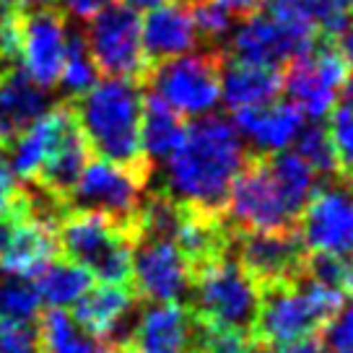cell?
I'll return each instance as SVG.
<instances>
[{
    "instance_id": "cell-24",
    "label": "cell",
    "mask_w": 353,
    "mask_h": 353,
    "mask_svg": "<svg viewBox=\"0 0 353 353\" xmlns=\"http://www.w3.org/2000/svg\"><path fill=\"white\" fill-rule=\"evenodd\" d=\"M50 88L39 86L23 68L11 65L0 78V120L13 132V138L34 120L55 107Z\"/></svg>"
},
{
    "instance_id": "cell-42",
    "label": "cell",
    "mask_w": 353,
    "mask_h": 353,
    "mask_svg": "<svg viewBox=\"0 0 353 353\" xmlns=\"http://www.w3.org/2000/svg\"><path fill=\"white\" fill-rule=\"evenodd\" d=\"M229 6V11L234 16H252V13H260V8H265L268 0H223Z\"/></svg>"
},
{
    "instance_id": "cell-29",
    "label": "cell",
    "mask_w": 353,
    "mask_h": 353,
    "mask_svg": "<svg viewBox=\"0 0 353 353\" xmlns=\"http://www.w3.org/2000/svg\"><path fill=\"white\" fill-rule=\"evenodd\" d=\"M270 169L276 174L278 185L286 195L288 205L294 208L296 216H301L304 205L309 203V198L314 195V172L309 169L296 154H270Z\"/></svg>"
},
{
    "instance_id": "cell-12",
    "label": "cell",
    "mask_w": 353,
    "mask_h": 353,
    "mask_svg": "<svg viewBox=\"0 0 353 353\" xmlns=\"http://www.w3.org/2000/svg\"><path fill=\"white\" fill-rule=\"evenodd\" d=\"M317 39L320 34L309 26L278 21L270 13H252V16H244L242 26H236L223 55L250 65L281 70L291 60L307 55L317 44Z\"/></svg>"
},
{
    "instance_id": "cell-27",
    "label": "cell",
    "mask_w": 353,
    "mask_h": 353,
    "mask_svg": "<svg viewBox=\"0 0 353 353\" xmlns=\"http://www.w3.org/2000/svg\"><path fill=\"white\" fill-rule=\"evenodd\" d=\"M32 281L44 304L57 309L73 307L78 299L94 286V276L83 270L81 265L70 263L63 254H57L47 265H42L32 276Z\"/></svg>"
},
{
    "instance_id": "cell-33",
    "label": "cell",
    "mask_w": 353,
    "mask_h": 353,
    "mask_svg": "<svg viewBox=\"0 0 353 353\" xmlns=\"http://www.w3.org/2000/svg\"><path fill=\"white\" fill-rule=\"evenodd\" d=\"M192 320H195L192 353H254V341L250 332L208 325L198 317H192Z\"/></svg>"
},
{
    "instance_id": "cell-23",
    "label": "cell",
    "mask_w": 353,
    "mask_h": 353,
    "mask_svg": "<svg viewBox=\"0 0 353 353\" xmlns=\"http://www.w3.org/2000/svg\"><path fill=\"white\" fill-rule=\"evenodd\" d=\"M278 94H283L281 70L250 65V63L223 55L221 60V97L229 110L268 104V101H276Z\"/></svg>"
},
{
    "instance_id": "cell-46",
    "label": "cell",
    "mask_w": 353,
    "mask_h": 353,
    "mask_svg": "<svg viewBox=\"0 0 353 353\" xmlns=\"http://www.w3.org/2000/svg\"><path fill=\"white\" fill-rule=\"evenodd\" d=\"M341 104L338 107H343V110H348V112H353V78H348L345 83H343V88H341Z\"/></svg>"
},
{
    "instance_id": "cell-50",
    "label": "cell",
    "mask_w": 353,
    "mask_h": 353,
    "mask_svg": "<svg viewBox=\"0 0 353 353\" xmlns=\"http://www.w3.org/2000/svg\"><path fill=\"white\" fill-rule=\"evenodd\" d=\"M174 3H179V6H192V3H198V0H174Z\"/></svg>"
},
{
    "instance_id": "cell-28",
    "label": "cell",
    "mask_w": 353,
    "mask_h": 353,
    "mask_svg": "<svg viewBox=\"0 0 353 353\" xmlns=\"http://www.w3.org/2000/svg\"><path fill=\"white\" fill-rule=\"evenodd\" d=\"M97 65L91 60V52L86 47L83 32L81 29H68V47H65V63L60 70V81L65 99H78L83 97L88 88L97 83Z\"/></svg>"
},
{
    "instance_id": "cell-43",
    "label": "cell",
    "mask_w": 353,
    "mask_h": 353,
    "mask_svg": "<svg viewBox=\"0 0 353 353\" xmlns=\"http://www.w3.org/2000/svg\"><path fill=\"white\" fill-rule=\"evenodd\" d=\"M16 11H23V13L60 11V0H16Z\"/></svg>"
},
{
    "instance_id": "cell-16",
    "label": "cell",
    "mask_w": 353,
    "mask_h": 353,
    "mask_svg": "<svg viewBox=\"0 0 353 353\" xmlns=\"http://www.w3.org/2000/svg\"><path fill=\"white\" fill-rule=\"evenodd\" d=\"M192 312L179 301H151L122 335L120 353H192Z\"/></svg>"
},
{
    "instance_id": "cell-34",
    "label": "cell",
    "mask_w": 353,
    "mask_h": 353,
    "mask_svg": "<svg viewBox=\"0 0 353 353\" xmlns=\"http://www.w3.org/2000/svg\"><path fill=\"white\" fill-rule=\"evenodd\" d=\"M190 13H192V21L198 29V39L213 44L232 32L234 19H236L223 0H198V3H192Z\"/></svg>"
},
{
    "instance_id": "cell-5",
    "label": "cell",
    "mask_w": 353,
    "mask_h": 353,
    "mask_svg": "<svg viewBox=\"0 0 353 353\" xmlns=\"http://www.w3.org/2000/svg\"><path fill=\"white\" fill-rule=\"evenodd\" d=\"M188 294L192 317L208 325L252 332L260 309V286L244 273L232 252L192 273Z\"/></svg>"
},
{
    "instance_id": "cell-45",
    "label": "cell",
    "mask_w": 353,
    "mask_h": 353,
    "mask_svg": "<svg viewBox=\"0 0 353 353\" xmlns=\"http://www.w3.org/2000/svg\"><path fill=\"white\" fill-rule=\"evenodd\" d=\"M122 6H128L130 11H154L159 6H164L166 0H120Z\"/></svg>"
},
{
    "instance_id": "cell-49",
    "label": "cell",
    "mask_w": 353,
    "mask_h": 353,
    "mask_svg": "<svg viewBox=\"0 0 353 353\" xmlns=\"http://www.w3.org/2000/svg\"><path fill=\"white\" fill-rule=\"evenodd\" d=\"M322 353H353V348H322Z\"/></svg>"
},
{
    "instance_id": "cell-25",
    "label": "cell",
    "mask_w": 353,
    "mask_h": 353,
    "mask_svg": "<svg viewBox=\"0 0 353 353\" xmlns=\"http://www.w3.org/2000/svg\"><path fill=\"white\" fill-rule=\"evenodd\" d=\"M185 117L176 114L161 97L148 91L143 99V117H141V145H143L145 159L154 161H166L174 154V148L185 138Z\"/></svg>"
},
{
    "instance_id": "cell-52",
    "label": "cell",
    "mask_w": 353,
    "mask_h": 353,
    "mask_svg": "<svg viewBox=\"0 0 353 353\" xmlns=\"http://www.w3.org/2000/svg\"><path fill=\"white\" fill-rule=\"evenodd\" d=\"M117 353H120V351H117Z\"/></svg>"
},
{
    "instance_id": "cell-11",
    "label": "cell",
    "mask_w": 353,
    "mask_h": 353,
    "mask_svg": "<svg viewBox=\"0 0 353 353\" xmlns=\"http://www.w3.org/2000/svg\"><path fill=\"white\" fill-rule=\"evenodd\" d=\"M232 254L260 288L301 278L309 250L296 226L268 232H234Z\"/></svg>"
},
{
    "instance_id": "cell-19",
    "label": "cell",
    "mask_w": 353,
    "mask_h": 353,
    "mask_svg": "<svg viewBox=\"0 0 353 353\" xmlns=\"http://www.w3.org/2000/svg\"><path fill=\"white\" fill-rule=\"evenodd\" d=\"M304 112L291 101H268L257 107L234 110V128L257 148V154L283 151L301 130Z\"/></svg>"
},
{
    "instance_id": "cell-6",
    "label": "cell",
    "mask_w": 353,
    "mask_h": 353,
    "mask_svg": "<svg viewBox=\"0 0 353 353\" xmlns=\"http://www.w3.org/2000/svg\"><path fill=\"white\" fill-rule=\"evenodd\" d=\"M223 219L234 232H268L296 226L299 216L288 205L270 169V154H250L244 169L234 179Z\"/></svg>"
},
{
    "instance_id": "cell-4",
    "label": "cell",
    "mask_w": 353,
    "mask_h": 353,
    "mask_svg": "<svg viewBox=\"0 0 353 353\" xmlns=\"http://www.w3.org/2000/svg\"><path fill=\"white\" fill-rule=\"evenodd\" d=\"M345 299L301 273L291 283L260 288V309L252 327L254 343H286L320 332Z\"/></svg>"
},
{
    "instance_id": "cell-36",
    "label": "cell",
    "mask_w": 353,
    "mask_h": 353,
    "mask_svg": "<svg viewBox=\"0 0 353 353\" xmlns=\"http://www.w3.org/2000/svg\"><path fill=\"white\" fill-rule=\"evenodd\" d=\"M0 353H42L37 322L0 320Z\"/></svg>"
},
{
    "instance_id": "cell-31",
    "label": "cell",
    "mask_w": 353,
    "mask_h": 353,
    "mask_svg": "<svg viewBox=\"0 0 353 353\" xmlns=\"http://www.w3.org/2000/svg\"><path fill=\"white\" fill-rule=\"evenodd\" d=\"M294 154L314 174L338 176V159H335V148L330 141V130L317 120L296 132V151Z\"/></svg>"
},
{
    "instance_id": "cell-8",
    "label": "cell",
    "mask_w": 353,
    "mask_h": 353,
    "mask_svg": "<svg viewBox=\"0 0 353 353\" xmlns=\"http://www.w3.org/2000/svg\"><path fill=\"white\" fill-rule=\"evenodd\" d=\"M221 50L179 55L151 68L143 86L154 91L182 117H200L221 97Z\"/></svg>"
},
{
    "instance_id": "cell-30",
    "label": "cell",
    "mask_w": 353,
    "mask_h": 353,
    "mask_svg": "<svg viewBox=\"0 0 353 353\" xmlns=\"http://www.w3.org/2000/svg\"><path fill=\"white\" fill-rule=\"evenodd\" d=\"M39 309L42 299L32 278L0 270V320L37 322Z\"/></svg>"
},
{
    "instance_id": "cell-35",
    "label": "cell",
    "mask_w": 353,
    "mask_h": 353,
    "mask_svg": "<svg viewBox=\"0 0 353 353\" xmlns=\"http://www.w3.org/2000/svg\"><path fill=\"white\" fill-rule=\"evenodd\" d=\"M330 141L338 159V176H353V112L343 107H332L330 112Z\"/></svg>"
},
{
    "instance_id": "cell-32",
    "label": "cell",
    "mask_w": 353,
    "mask_h": 353,
    "mask_svg": "<svg viewBox=\"0 0 353 353\" xmlns=\"http://www.w3.org/2000/svg\"><path fill=\"white\" fill-rule=\"evenodd\" d=\"M304 276L317 281L320 286L330 288L343 299L353 296V263L345 254L314 252L307 257Z\"/></svg>"
},
{
    "instance_id": "cell-15",
    "label": "cell",
    "mask_w": 353,
    "mask_h": 353,
    "mask_svg": "<svg viewBox=\"0 0 353 353\" xmlns=\"http://www.w3.org/2000/svg\"><path fill=\"white\" fill-rule=\"evenodd\" d=\"M130 286L141 301H182L190 291V268L172 239L141 236L132 247Z\"/></svg>"
},
{
    "instance_id": "cell-41",
    "label": "cell",
    "mask_w": 353,
    "mask_h": 353,
    "mask_svg": "<svg viewBox=\"0 0 353 353\" xmlns=\"http://www.w3.org/2000/svg\"><path fill=\"white\" fill-rule=\"evenodd\" d=\"M19 182H16V174L8 166V159H6V151H0V210L8 208L13 200L19 198Z\"/></svg>"
},
{
    "instance_id": "cell-26",
    "label": "cell",
    "mask_w": 353,
    "mask_h": 353,
    "mask_svg": "<svg viewBox=\"0 0 353 353\" xmlns=\"http://www.w3.org/2000/svg\"><path fill=\"white\" fill-rule=\"evenodd\" d=\"M42 353H117L112 343L86 332L65 309L50 307L37 317Z\"/></svg>"
},
{
    "instance_id": "cell-3",
    "label": "cell",
    "mask_w": 353,
    "mask_h": 353,
    "mask_svg": "<svg viewBox=\"0 0 353 353\" xmlns=\"http://www.w3.org/2000/svg\"><path fill=\"white\" fill-rule=\"evenodd\" d=\"M60 254L81 265L101 283L132 281V247L138 234L97 210L68 208L55 226Z\"/></svg>"
},
{
    "instance_id": "cell-40",
    "label": "cell",
    "mask_w": 353,
    "mask_h": 353,
    "mask_svg": "<svg viewBox=\"0 0 353 353\" xmlns=\"http://www.w3.org/2000/svg\"><path fill=\"white\" fill-rule=\"evenodd\" d=\"M107 6H112V0H60V8H65L68 16L81 23L91 21Z\"/></svg>"
},
{
    "instance_id": "cell-47",
    "label": "cell",
    "mask_w": 353,
    "mask_h": 353,
    "mask_svg": "<svg viewBox=\"0 0 353 353\" xmlns=\"http://www.w3.org/2000/svg\"><path fill=\"white\" fill-rule=\"evenodd\" d=\"M13 141V132L3 125V120H0V151H6L8 148V143Z\"/></svg>"
},
{
    "instance_id": "cell-21",
    "label": "cell",
    "mask_w": 353,
    "mask_h": 353,
    "mask_svg": "<svg viewBox=\"0 0 353 353\" xmlns=\"http://www.w3.org/2000/svg\"><path fill=\"white\" fill-rule=\"evenodd\" d=\"M55 226L57 223H52V221L39 219L29 205L23 219L16 223L8 244L0 252V270L32 278L42 265H47L52 257L60 254Z\"/></svg>"
},
{
    "instance_id": "cell-18",
    "label": "cell",
    "mask_w": 353,
    "mask_h": 353,
    "mask_svg": "<svg viewBox=\"0 0 353 353\" xmlns=\"http://www.w3.org/2000/svg\"><path fill=\"white\" fill-rule=\"evenodd\" d=\"M138 304L141 299L135 294V288L128 283H101V286L88 288L73 304L70 314L94 338H101L117 348L125 322L135 314Z\"/></svg>"
},
{
    "instance_id": "cell-1",
    "label": "cell",
    "mask_w": 353,
    "mask_h": 353,
    "mask_svg": "<svg viewBox=\"0 0 353 353\" xmlns=\"http://www.w3.org/2000/svg\"><path fill=\"white\" fill-rule=\"evenodd\" d=\"M247 148L223 114H200L166 159V195L205 213H223L234 179L247 164Z\"/></svg>"
},
{
    "instance_id": "cell-10",
    "label": "cell",
    "mask_w": 353,
    "mask_h": 353,
    "mask_svg": "<svg viewBox=\"0 0 353 353\" xmlns=\"http://www.w3.org/2000/svg\"><path fill=\"white\" fill-rule=\"evenodd\" d=\"M348 60L332 39H317L307 55L291 60L281 70L283 94L312 120L330 114L343 83L348 81Z\"/></svg>"
},
{
    "instance_id": "cell-14",
    "label": "cell",
    "mask_w": 353,
    "mask_h": 353,
    "mask_svg": "<svg viewBox=\"0 0 353 353\" xmlns=\"http://www.w3.org/2000/svg\"><path fill=\"white\" fill-rule=\"evenodd\" d=\"M299 234L312 252L348 254L353 252V190L341 185L317 188L296 221Z\"/></svg>"
},
{
    "instance_id": "cell-39",
    "label": "cell",
    "mask_w": 353,
    "mask_h": 353,
    "mask_svg": "<svg viewBox=\"0 0 353 353\" xmlns=\"http://www.w3.org/2000/svg\"><path fill=\"white\" fill-rule=\"evenodd\" d=\"M0 55L16 60V8L0 6Z\"/></svg>"
},
{
    "instance_id": "cell-9",
    "label": "cell",
    "mask_w": 353,
    "mask_h": 353,
    "mask_svg": "<svg viewBox=\"0 0 353 353\" xmlns=\"http://www.w3.org/2000/svg\"><path fill=\"white\" fill-rule=\"evenodd\" d=\"M86 47L99 73L110 78H132L145 83L151 63L143 52L141 16L128 6H107L86 26Z\"/></svg>"
},
{
    "instance_id": "cell-17",
    "label": "cell",
    "mask_w": 353,
    "mask_h": 353,
    "mask_svg": "<svg viewBox=\"0 0 353 353\" xmlns=\"http://www.w3.org/2000/svg\"><path fill=\"white\" fill-rule=\"evenodd\" d=\"M73 117H76L73 101L60 99L47 114L34 120L29 128H23L13 138L6 148V159H8V166L16 174V179H23V182L34 179V174L42 169L44 161L55 154L57 143L63 141Z\"/></svg>"
},
{
    "instance_id": "cell-38",
    "label": "cell",
    "mask_w": 353,
    "mask_h": 353,
    "mask_svg": "<svg viewBox=\"0 0 353 353\" xmlns=\"http://www.w3.org/2000/svg\"><path fill=\"white\" fill-rule=\"evenodd\" d=\"M254 353H322L320 332L286 343H254Z\"/></svg>"
},
{
    "instance_id": "cell-48",
    "label": "cell",
    "mask_w": 353,
    "mask_h": 353,
    "mask_svg": "<svg viewBox=\"0 0 353 353\" xmlns=\"http://www.w3.org/2000/svg\"><path fill=\"white\" fill-rule=\"evenodd\" d=\"M11 65H13V60H8L6 55H0V78L6 76V70H8Z\"/></svg>"
},
{
    "instance_id": "cell-2",
    "label": "cell",
    "mask_w": 353,
    "mask_h": 353,
    "mask_svg": "<svg viewBox=\"0 0 353 353\" xmlns=\"http://www.w3.org/2000/svg\"><path fill=\"white\" fill-rule=\"evenodd\" d=\"M143 99L145 86L132 78H107L94 83L83 97L70 99L91 154L151 174L154 164L145 159L141 145Z\"/></svg>"
},
{
    "instance_id": "cell-13",
    "label": "cell",
    "mask_w": 353,
    "mask_h": 353,
    "mask_svg": "<svg viewBox=\"0 0 353 353\" xmlns=\"http://www.w3.org/2000/svg\"><path fill=\"white\" fill-rule=\"evenodd\" d=\"M65 47L68 21L63 11H16V60L39 86H57Z\"/></svg>"
},
{
    "instance_id": "cell-22",
    "label": "cell",
    "mask_w": 353,
    "mask_h": 353,
    "mask_svg": "<svg viewBox=\"0 0 353 353\" xmlns=\"http://www.w3.org/2000/svg\"><path fill=\"white\" fill-rule=\"evenodd\" d=\"M88 161H91V145H88L86 135L81 132L78 117H73L63 141L57 143L55 154L44 161L42 169L26 185H34L37 190H42L44 195H50L65 205L70 190L76 188L78 176L83 174Z\"/></svg>"
},
{
    "instance_id": "cell-37",
    "label": "cell",
    "mask_w": 353,
    "mask_h": 353,
    "mask_svg": "<svg viewBox=\"0 0 353 353\" xmlns=\"http://www.w3.org/2000/svg\"><path fill=\"white\" fill-rule=\"evenodd\" d=\"M322 348H353V296L341 304L322 327Z\"/></svg>"
},
{
    "instance_id": "cell-7",
    "label": "cell",
    "mask_w": 353,
    "mask_h": 353,
    "mask_svg": "<svg viewBox=\"0 0 353 353\" xmlns=\"http://www.w3.org/2000/svg\"><path fill=\"white\" fill-rule=\"evenodd\" d=\"M148 179L151 174L112 164L107 159H91L83 174L78 176L76 188L70 190L65 208L97 210L138 234V216L145 200Z\"/></svg>"
},
{
    "instance_id": "cell-51",
    "label": "cell",
    "mask_w": 353,
    "mask_h": 353,
    "mask_svg": "<svg viewBox=\"0 0 353 353\" xmlns=\"http://www.w3.org/2000/svg\"><path fill=\"white\" fill-rule=\"evenodd\" d=\"M345 182H348V185H351V190H353V176H351V179H345Z\"/></svg>"
},
{
    "instance_id": "cell-44",
    "label": "cell",
    "mask_w": 353,
    "mask_h": 353,
    "mask_svg": "<svg viewBox=\"0 0 353 353\" xmlns=\"http://www.w3.org/2000/svg\"><path fill=\"white\" fill-rule=\"evenodd\" d=\"M335 42H338L341 52L345 55V60H348V65L353 68V16H351V21H348V26L343 29L341 37H338Z\"/></svg>"
},
{
    "instance_id": "cell-20",
    "label": "cell",
    "mask_w": 353,
    "mask_h": 353,
    "mask_svg": "<svg viewBox=\"0 0 353 353\" xmlns=\"http://www.w3.org/2000/svg\"><path fill=\"white\" fill-rule=\"evenodd\" d=\"M141 39L151 68L172 57L188 55L198 44V29L192 21L190 6L164 3L148 11V16L141 21Z\"/></svg>"
}]
</instances>
